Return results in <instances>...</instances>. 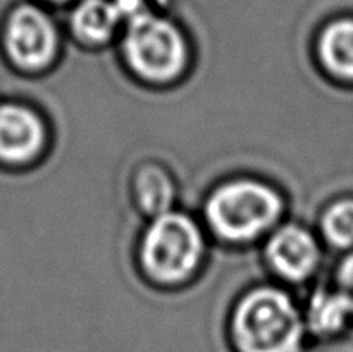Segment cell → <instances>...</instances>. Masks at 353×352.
<instances>
[{"mask_svg":"<svg viewBox=\"0 0 353 352\" xmlns=\"http://www.w3.org/2000/svg\"><path fill=\"white\" fill-rule=\"evenodd\" d=\"M353 313L336 289H321L310 297L303 313L307 330L319 337H333L347 328Z\"/></svg>","mask_w":353,"mask_h":352,"instance_id":"30bf717a","label":"cell"},{"mask_svg":"<svg viewBox=\"0 0 353 352\" xmlns=\"http://www.w3.org/2000/svg\"><path fill=\"white\" fill-rule=\"evenodd\" d=\"M123 55L143 81L169 83L185 69L188 45L174 21L147 10L124 23Z\"/></svg>","mask_w":353,"mask_h":352,"instance_id":"3957f363","label":"cell"},{"mask_svg":"<svg viewBox=\"0 0 353 352\" xmlns=\"http://www.w3.org/2000/svg\"><path fill=\"white\" fill-rule=\"evenodd\" d=\"M134 197L145 214L157 217L172 211L176 197L174 183L161 166L147 164L134 178Z\"/></svg>","mask_w":353,"mask_h":352,"instance_id":"8fae6325","label":"cell"},{"mask_svg":"<svg viewBox=\"0 0 353 352\" xmlns=\"http://www.w3.org/2000/svg\"><path fill=\"white\" fill-rule=\"evenodd\" d=\"M334 289L345 297L353 313V251L348 252L336 269V285Z\"/></svg>","mask_w":353,"mask_h":352,"instance_id":"4fadbf2b","label":"cell"},{"mask_svg":"<svg viewBox=\"0 0 353 352\" xmlns=\"http://www.w3.org/2000/svg\"><path fill=\"white\" fill-rule=\"evenodd\" d=\"M124 23L116 0H78L71 14L72 33L86 43H105Z\"/></svg>","mask_w":353,"mask_h":352,"instance_id":"ba28073f","label":"cell"},{"mask_svg":"<svg viewBox=\"0 0 353 352\" xmlns=\"http://www.w3.org/2000/svg\"><path fill=\"white\" fill-rule=\"evenodd\" d=\"M269 268L292 283H302L317 271L321 264V245L312 231L300 224H283L272 231L264 248Z\"/></svg>","mask_w":353,"mask_h":352,"instance_id":"8992f818","label":"cell"},{"mask_svg":"<svg viewBox=\"0 0 353 352\" xmlns=\"http://www.w3.org/2000/svg\"><path fill=\"white\" fill-rule=\"evenodd\" d=\"M231 333L240 352H299L303 313L285 290L257 286L234 306Z\"/></svg>","mask_w":353,"mask_h":352,"instance_id":"6da1fadb","label":"cell"},{"mask_svg":"<svg viewBox=\"0 0 353 352\" xmlns=\"http://www.w3.org/2000/svg\"><path fill=\"white\" fill-rule=\"evenodd\" d=\"M203 211L207 224L217 237L243 244L274 226L283 213V199L261 179L236 178L216 186Z\"/></svg>","mask_w":353,"mask_h":352,"instance_id":"7a4b0ae2","label":"cell"},{"mask_svg":"<svg viewBox=\"0 0 353 352\" xmlns=\"http://www.w3.org/2000/svg\"><path fill=\"white\" fill-rule=\"evenodd\" d=\"M47 141L40 114L24 104L0 102V164L19 168L33 162Z\"/></svg>","mask_w":353,"mask_h":352,"instance_id":"52a82bcc","label":"cell"},{"mask_svg":"<svg viewBox=\"0 0 353 352\" xmlns=\"http://www.w3.org/2000/svg\"><path fill=\"white\" fill-rule=\"evenodd\" d=\"M321 231L331 247L353 251V199H341L331 204L323 214Z\"/></svg>","mask_w":353,"mask_h":352,"instance_id":"7c38bea8","label":"cell"},{"mask_svg":"<svg viewBox=\"0 0 353 352\" xmlns=\"http://www.w3.org/2000/svg\"><path fill=\"white\" fill-rule=\"evenodd\" d=\"M317 57L334 79L353 83V17L336 19L323 28Z\"/></svg>","mask_w":353,"mask_h":352,"instance_id":"9c48e42d","label":"cell"},{"mask_svg":"<svg viewBox=\"0 0 353 352\" xmlns=\"http://www.w3.org/2000/svg\"><path fill=\"white\" fill-rule=\"evenodd\" d=\"M61 35L50 14L40 6L23 2L3 21L0 45L16 69L37 72L48 68L59 52Z\"/></svg>","mask_w":353,"mask_h":352,"instance_id":"5b68a950","label":"cell"},{"mask_svg":"<svg viewBox=\"0 0 353 352\" xmlns=\"http://www.w3.org/2000/svg\"><path fill=\"white\" fill-rule=\"evenodd\" d=\"M205 251L199 224L185 213L169 211L145 230L140 242L141 268L159 283H179L193 275Z\"/></svg>","mask_w":353,"mask_h":352,"instance_id":"277c9868","label":"cell"},{"mask_svg":"<svg viewBox=\"0 0 353 352\" xmlns=\"http://www.w3.org/2000/svg\"><path fill=\"white\" fill-rule=\"evenodd\" d=\"M50 3H69V2H78V0H45Z\"/></svg>","mask_w":353,"mask_h":352,"instance_id":"5bb4252c","label":"cell"}]
</instances>
